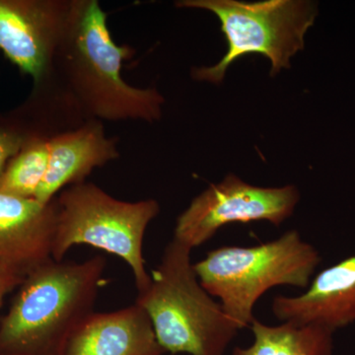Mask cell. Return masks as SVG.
Instances as JSON below:
<instances>
[{
	"instance_id": "obj_10",
	"label": "cell",
	"mask_w": 355,
	"mask_h": 355,
	"mask_svg": "<svg viewBox=\"0 0 355 355\" xmlns=\"http://www.w3.org/2000/svg\"><path fill=\"white\" fill-rule=\"evenodd\" d=\"M272 311L282 323L313 324L333 333L355 323V256L322 270L303 293L275 296Z\"/></svg>"
},
{
	"instance_id": "obj_2",
	"label": "cell",
	"mask_w": 355,
	"mask_h": 355,
	"mask_svg": "<svg viewBox=\"0 0 355 355\" xmlns=\"http://www.w3.org/2000/svg\"><path fill=\"white\" fill-rule=\"evenodd\" d=\"M107 261L53 259L28 273L0 323V354L62 355L77 327L94 312Z\"/></svg>"
},
{
	"instance_id": "obj_8",
	"label": "cell",
	"mask_w": 355,
	"mask_h": 355,
	"mask_svg": "<svg viewBox=\"0 0 355 355\" xmlns=\"http://www.w3.org/2000/svg\"><path fill=\"white\" fill-rule=\"evenodd\" d=\"M71 8L72 0H0V51L34 83L53 69Z\"/></svg>"
},
{
	"instance_id": "obj_3",
	"label": "cell",
	"mask_w": 355,
	"mask_h": 355,
	"mask_svg": "<svg viewBox=\"0 0 355 355\" xmlns=\"http://www.w3.org/2000/svg\"><path fill=\"white\" fill-rule=\"evenodd\" d=\"M191 251L176 240L168 243L135 302L146 311L165 352L225 355L240 329L200 284Z\"/></svg>"
},
{
	"instance_id": "obj_14",
	"label": "cell",
	"mask_w": 355,
	"mask_h": 355,
	"mask_svg": "<svg viewBox=\"0 0 355 355\" xmlns=\"http://www.w3.org/2000/svg\"><path fill=\"white\" fill-rule=\"evenodd\" d=\"M253 342L236 347L232 355H334L333 331L313 326L280 323L266 324L254 319L249 327Z\"/></svg>"
},
{
	"instance_id": "obj_18",
	"label": "cell",
	"mask_w": 355,
	"mask_h": 355,
	"mask_svg": "<svg viewBox=\"0 0 355 355\" xmlns=\"http://www.w3.org/2000/svg\"><path fill=\"white\" fill-rule=\"evenodd\" d=\"M0 355H3V354H0Z\"/></svg>"
},
{
	"instance_id": "obj_5",
	"label": "cell",
	"mask_w": 355,
	"mask_h": 355,
	"mask_svg": "<svg viewBox=\"0 0 355 355\" xmlns=\"http://www.w3.org/2000/svg\"><path fill=\"white\" fill-rule=\"evenodd\" d=\"M53 259L64 261L77 245H88L121 259L132 270L137 292L146 288L144 242L149 224L157 217V200L127 202L112 197L93 183L72 184L58 193Z\"/></svg>"
},
{
	"instance_id": "obj_16",
	"label": "cell",
	"mask_w": 355,
	"mask_h": 355,
	"mask_svg": "<svg viewBox=\"0 0 355 355\" xmlns=\"http://www.w3.org/2000/svg\"><path fill=\"white\" fill-rule=\"evenodd\" d=\"M30 140L12 114H0V178Z\"/></svg>"
},
{
	"instance_id": "obj_13",
	"label": "cell",
	"mask_w": 355,
	"mask_h": 355,
	"mask_svg": "<svg viewBox=\"0 0 355 355\" xmlns=\"http://www.w3.org/2000/svg\"><path fill=\"white\" fill-rule=\"evenodd\" d=\"M29 139L50 140L89 121L67 86L51 69L27 101L10 113Z\"/></svg>"
},
{
	"instance_id": "obj_17",
	"label": "cell",
	"mask_w": 355,
	"mask_h": 355,
	"mask_svg": "<svg viewBox=\"0 0 355 355\" xmlns=\"http://www.w3.org/2000/svg\"><path fill=\"white\" fill-rule=\"evenodd\" d=\"M24 277L17 272L0 266V307L3 303L4 298L16 286H20Z\"/></svg>"
},
{
	"instance_id": "obj_12",
	"label": "cell",
	"mask_w": 355,
	"mask_h": 355,
	"mask_svg": "<svg viewBox=\"0 0 355 355\" xmlns=\"http://www.w3.org/2000/svg\"><path fill=\"white\" fill-rule=\"evenodd\" d=\"M146 311L137 302L91 313L65 343L62 355H163Z\"/></svg>"
},
{
	"instance_id": "obj_1",
	"label": "cell",
	"mask_w": 355,
	"mask_h": 355,
	"mask_svg": "<svg viewBox=\"0 0 355 355\" xmlns=\"http://www.w3.org/2000/svg\"><path fill=\"white\" fill-rule=\"evenodd\" d=\"M107 18L98 0H72L53 71L89 120H160L164 97L156 89L135 87L123 78V62L133 51L114 41Z\"/></svg>"
},
{
	"instance_id": "obj_4",
	"label": "cell",
	"mask_w": 355,
	"mask_h": 355,
	"mask_svg": "<svg viewBox=\"0 0 355 355\" xmlns=\"http://www.w3.org/2000/svg\"><path fill=\"white\" fill-rule=\"evenodd\" d=\"M321 261L316 248L289 230L257 246L217 248L193 268L203 288L243 330L256 319L254 307L266 292L284 286L307 288Z\"/></svg>"
},
{
	"instance_id": "obj_9",
	"label": "cell",
	"mask_w": 355,
	"mask_h": 355,
	"mask_svg": "<svg viewBox=\"0 0 355 355\" xmlns=\"http://www.w3.org/2000/svg\"><path fill=\"white\" fill-rule=\"evenodd\" d=\"M57 200L44 205L0 191V266L25 277L53 259Z\"/></svg>"
},
{
	"instance_id": "obj_7",
	"label": "cell",
	"mask_w": 355,
	"mask_h": 355,
	"mask_svg": "<svg viewBox=\"0 0 355 355\" xmlns=\"http://www.w3.org/2000/svg\"><path fill=\"white\" fill-rule=\"evenodd\" d=\"M300 200L295 186L263 188L229 174L193 198L178 217L173 239L193 250L231 223L268 221L279 227Z\"/></svg>"
},
{
	"instance_id": "obj_15",
	"label": "cell",
	"mask_w": 355,
	"mask_h": 355,
	"mask_svg": "<svg viewBox=\"0 0 355 355\" xmlns=\"http://www.w3.org/2000/svg\"><path fill=\"white\" fill-rule=\"evenodd\" d=\"M48 140H30L7 165L0 178V191L25 198H35L48 171Z\"/></svg>"
},
{
	"instance_id": "obj_6",
	"label": "cell",
	"mask_w": 355,
	"mask_h": 355,
	"mask_svg": "<svg viewBox=\"0 0 355 355\" xmlns=\"http://www.w3.org/2000/svg\"><path fill=\"white\" fill-rule=\"evenodd\" d=\"M180 8L205 9L216 14L228 49L214 67H195V80L220 84L235 60L249 53H260L272 62L270 76L291 69V60L304 49L306 33L314 24L317 4L302 0H181Z\"/></svg>"
},
{
	"instance_id": "obj_11",
	"label": "cell",
	"mask_w": 355,
	"mask_h": 355,
	"mask_svg": "<svg viewBox=\"0 0 355 355\" xmlns=\"http://www.w3.org/2000/svg\"><path fill=\"white\" fill-rule=\"evenodd\" d=\"M48 171L35 200L51 202L60 191L85 182L96 168L120 157L118 139L109 137L103 121L89 120L80 127L49 140Z\"/></svg>"
}]
</instances>
